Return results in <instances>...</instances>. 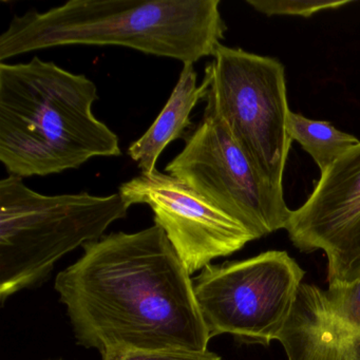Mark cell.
Here are the masks:
<instances>
[{"instance_id":"1","label":"cell","mask_w":360,"mask_h":360,"mask_svg":"<svg viewBox=\"0 0 360 360\" xmlns=\"http://www.w3.org/2000/svg\"><path fill=\"white\" fill-rule=\"evenodd\" d=\"M56 278L77 345L96 349L205 352L212 336L193 279L158 225L83 246Z\"/></svg>"},{"instance_id":"2","label":"cell","mask_w":360,"mask_h":360,"mask_svg":"<svg viewBox=\"0 0 360 360\" xmlns=\"http://www.w3.org/2000/svg\"><path fill=\"white\" fill-rule=\"evenodd\" d=\"M98 100L94 81L56 63H1L0 162L10 176H46L121 155L119 136L92 110Z\"/></svg>"},{"instance_id":"3","label":"cell","mask_w":360,"mask_h":360,"mask_svg":"<svg viewBox=\"0 0 360 360\" xmlns=\"http://www.w3.org/2000/svg\"><path fill=\"white\" fill-rule=\"evenodd\" d=\"M220 0H71L15 16L0 35V60L63 46H120L199 62L216 54L227 27Z\"/></svg>"},{"instance_id":"4","label":"cell","mask_w":360,"mask_h":360,"mask_svg":"<svg viewBox=\"0 0 360 360\" xmlns=\"http://www.w3.org/2000/svg\"><path fill=\"white\" fill-rule=\"evenodd\" d=\"M130 206L122 195H47L20 176L0 181V300L43 281L65 255L101 239Z\"/></svg>"},{"instance_id":"5","label":"cell","mask_w":360,"mask_h":360,"mask_svg":"<svg viewBox=\"0 0 360 360\" xmlns=\"http://www.w3.org/2000/svg\"><path fill=\"white\" fill-rule=\"evenodd\" d=\"M206 108L216 113L259 172L283 188L292 139L279 60L221 45L205 68Z\"/></svg>"},{"instance_id":"6","label":"cell","mask_w":360,"mask_h":360,"mask_svg":"<svg viewBox=\"0 0 360 360\" xmlns=\"http://www.w3.org/2000/svg\"><path fill=\"white\" fill-rule=\"evenodd\" d=\"M165 172L243 225L256 240L286 229L292 210L283 188L259 172L224 122L206 107Z\"/></svg>"},{"instance_id":"7","label":"cell","mask_w":360,"mask_h":360,"mask_svg":"<svg viewBox=\"0 0 360 360\" xmlns=\"http://www.w3.org/2000/svg\"><path fill=\"white\" fill-rule=\"evenodd\" d=\"M304 275L283 250L204 267L193 282L210 336L229 334L265 345L277 340Z\"/></svg>"},{"instance_id":"8","label":"cell","mask_w":360,"mask_h":360,"mask_svg":"<svg viewBox=\"0 0 360 360\" xmlns=\"http://www.w3.org/2000/svg\"><path fill=\"white\" fill-rule=\"evenodd\" d=\"M285 229L301 252L326 254L328 288L360 279V143L322 172Z\"/></svg>"},{"instance_id":"9","label":"cell","mask_w":360,"mask_h":360,"mask_svg":"<svg viewBox=\"0 0 360 360\" xmlns=\"http://www.w3.org/2000/svg\"><path fill=\"white\" fill-rule=\"evenodd\" d=\"M119 193L129 206L151 208L155 224L163 229L191 275L256 240L243 225L168 174H141L123 183Z\"/></svg>"},{"instance_id":"10","label":"cell","mask_w":360,"mask_h":360,"mask_svg":"<svg viewBox=\"0 0 360 360\" xmlns=\"http://www.w3.org/2000/svg\"><path fill=\"white\" fill-rule=\"evenodd\" d=\"M277 340L288 360H360V332L330 307L326 290L302 283Z\"/></svg>"},{"instance_id":"11","label":"cell","mask_w":360,"mask_h":360,"mask_svg":"<svg viewBox=\"0 0 360 360\" xmlns=\"http://www.w3.org/2000/svg\"><path fill=\"white\" fill-rule=\"evenodd\" d=\"M207 90L205 79L198 86L195 64H183L180 77L165 107L148 130L128 148V155L138 164L142 174L155 172V165L164 149L184 136L185 130L191 125V111L200 101L205 100Z\"/></svg>"},{"instance_id":"12","label":"cell","mask_w":360,"mask_h":360,"mask_svg":"<svg viewBox=\"0 0 360 360\" xmlns=\"http://www.w3.org/2000/svg\"><path fill=\"white\" fill-rule=\"evenodd\" d=\"M286 130L292 141H297L313 158L320 174L326 172L360 141L352 134L340 131L324 121H314L290 111Z\"/></svg>"},{"instance_id":"13","label":"cell","mask_w":360,"mask_h":360,"mask_svg":"<svg viewBox=\"0 0 360 360\" xmlns=\"http://www.w3.org/2000/svg\"><path fill=\"white\" fill-rule=\"evenodd\" d=\"M351 1H326V0H248L256 11L266 16L288 15L311 18L326 10H336Z\"/></svg>"},{"instance_id":"14","label":"cell","mask_w":360,"mask_h":360,"mask_svg":"<svg viewBox=\"0 0 360 360\" xmlns=\"http://www.w3.org/2000/svg\"><path fill=\"white\" fill-rule=\"evenodd\" d=\"M326 295L335 313L360 332V279L349 285L328 288Z\"/></svg>"},{"instance_id":"15","label":"cell","mask_w":360,"mask_h":360,"mask_svg":"<svg viewBox=\"0 0 360 360\" xmlns=\"http://www.w3.org/2000/svg\"><path fill=\"white\" fill-rule=\"evenodd\" d=\"M102 360H223L214 352L140 351V349H109L101 354Z\"/></svg>"}]
</instances>
